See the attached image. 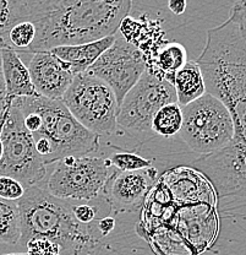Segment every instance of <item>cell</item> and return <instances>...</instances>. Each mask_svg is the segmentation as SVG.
Here are the masks:
<instances>
[{
  "instance_id": "1",
  "label": "cell",
  "mask_w": 246,
  "mask_h": 255,
  "mask_svg": "<svg viewBox=\"0 0 246 255\" xmlns=\"http://www.w3.org/2000/svg\"><path fill=\"white\" fill-rule=\"evenodd\" d=\"M206 91L227 106L234 123L232 141L218 152L194 162L212 183L217 196L246 198V36L228 20L207 32L205 49L196 60Z\"/></svg>"
},
{
  "instance_id": "2",
  "label": "cell",
  "mask_w": 246,
  "mask_h": 255,
  "mask_svg": "<svg viewBox=\"0 0 246 255\" xmlns=\"http://www.w3.org/2000/svg\"><path fill=\"white\" fill-rule=\"evenodd\" d=\"M132 0H39L30 20L36 38L26 53L98 41L118 32Z\"/></svg>"
},
{
  "instance_id": "3",
  "label": "cell",
  "mask_w": 246,
  "mask_h": 255,
  "mask_svg": "<svg viewBox=\"0 0 246 255\" xmlns=\"http://www.w3.org/2000/svg\"><path fill=\"white\" fill-rule=\"evenodd\" d=\"M17 204L22 246L33 237L48 238L69 255L88 253L96 247L93 225L79 222L74 215L73 203L55 198L41 184L26 188Z\"/></svg>"
},
{
  "instance_id": "4",
  "label": "cell",
  "mask_w": 246,
  "mask_h": 255,
  "mask_svg": "<svg viewBox=\"0 0 246 255\" xmlns=\"http://www.w3.org/2000/svg\"><path fill=\"white\" fill-rule=\"evenodd\" d=\"M22 98L41 118L39 129L31 135L33 139H46L50 143L48 166L69 156L93 155L99 150L100 136L81 126L62 100L39 95Z\"/></svg>"
},
{
  "instance_id": "5",
  "label": "cell",
  "mask_w": 246,
  "mask_h": 255,
  "mask_svg": "<svg viewBox=\"0 0 246 255\" xmlns=\"http://www.w3.org/2000/svg\"><path fill=\"white\" fill-rule=\"evenodd\" d=\"M182 108V126L178 136L201 156L218 152L232 141L234 123L227 106L206 92Z\"/></svg>"
},
{
  "instance_id": "6",
  "label": "cell",
  "mask_w": 246,
  "mask_h": 255,
  "mask_svg": "<svg viewBox=\"0 0 246 255\" xmlns=\"http://www.w3.org/2000/svg\"><path fill=\"white\" fill-rule=\"evenodd\" d=\"M47 177L44 189L55 198L71 203H91L103 199L109 178L108 157L86 155L69 156L57 161Z\"/></svg>"
},
{
  "instance_id": "7",
  "label": "cell",
  "mask_w": 246,
  "mask_h": 255,
  "mask_svg": "<svg viewBox=\"0 0 246 255\" xmlns=\"http://www.w3.org/2000/svg\"><path fill=\"white\" fill-rule=\"evenodd\" d=\"M178 102L169 80L146 69L120 103L116 124L121 131L141 143L152 139V121L160 108Z\"/></svg>"
},
{
  "instance_id": "8",
  "label": "cell",
  "mask_w": 246,
  "mask_h": 255,
  "mask_svg": "<svg viewBox=\"0 0 246 255\" xmlns=\"http://www.w3.org/2000/svg\"><path fill=\"white\" fill-rule=\"evenodd\" d=\"M62 101L76 121L93 134L102 137L118 131L116 97L113 90L96 76L88 73L74 76Z\"/></svg>"
},
{
  "instance_id": "9",
  "label": "cell",
  "mask_w": 246,
  "mask_h": 255,
  "mask_svg": "<svg viewBox=\"0 0 246 255\" xmlns=\"http://www.w3.org/2000/svg\"><path fill=\"white\" fill-rule=\"evenodd\" d=\"M1 141L0 174L15 178L25 188L42 184L46 179L47 166L36 151L32 135L23 124L22 112L14 100L7 102Z\"/></svg>"
},
{
  "instance_id": "10",
  "label": "cell",
  "mask_w": 246,
  "mask_h": 255,
  "mask_svg": "<svg viewBox=\"0 0 246 255\" xmlns=\"http://www.w3.org/2000/svg\"><path fill=\"white\" fill-rule=\"evenodd\" d=\"M146 69L145 53L136 44L124 38L118 31L112 46L89 66L86 73L104 81L113 90L116 102L120 106L125 95L139 81Z\"/></svg>"
},
{
  "instance_id": "11",
  "label": "cell",
  "mask_w": 246,
  "mask_h": 255,
  "mask_svg": "<svg viewBox=\"0 0 246 255\" xmlns=\"http://www.w3.org/2000/svg\"><path fill=\"white\" fill-rule=\"evenodd\" d=\"M156 179L157 169L153 166L132 172L114 169L108 178L103 198L116 212L134 211L144 204Z\"/></svg>"
},
{
  "instance_id": "12",
  "label": "cell",
  "mask_w": 246,
  "mask_h": 255,
  "mask_svg": "<svg viewBox=\"0 0 246 255\" xmlns=\"http://www.w3.org/2000/svg\"><path fill=\"white\" fill-rule=\"evenodd\" d=\"M28 70L37 94L50 100H62L75 76L49 50L32 53Z\"/></svg>"
},
{
  "instance_id": "13",
  "label": "cell",
  "mask_w": 246,
  "mask_h": 255,
  "mask_svg": "<svg viewBox=\"0 0 246 255\" xmlns=\"http://www.w3.org/2000/svg\"><path fill=\"white\" fill-rule=\"evenodd\" d=\"M164 177L171 193L182 201L214 203L217 200L212 183L197 169L180 168L168 172Z\"/></svg>"
},
{
  "instance_id": "14",
  "label": "cell",
  "mask_w": 246,
  "mask_h": 255,
  "mask_svg": "<svg viewBox=\"0 0 246 255\" xmlns=\"http://www.w3.org/2000/svg\"><path fill=\"white\" fill-rule=\"evenodd\" d=\"M114 39L115 34H112L88 43L54 47L49 52L55 58H58L71 74L78 75V74L86 73L89 66L112 46Z\"/></svg>"
},
{
  "instance_id": "15",
  "label": "cell",
  "mask_w": 246,
  "mask_h": 255,
  "mask_svg": "<svg viewBox=\"0 0 246 255\" xmlns=\"http://www.w3.org/2000/svg\"><path fill=\"white\" fill-rule=\"evenodd\" d=\"M0 70L2 73L6 97L9 100L38 95L33 86L28 66L25 65L20 53H17L14 48L2 47Z\"/></svg>"
},
{
  "instance_id": "16",
  "label": "cell",
  "mask_w": 246,
  "mask_h": 255,
  "mask_svg": "<svg viewBox=\"0 0 246 255\" xmlns=\"http://www.w3.org/2000/svg\"><path fill=\"white\" fill-rule=\"evenodd\" d=\"M173 86L176 100L181 107L194 102L207 92L200 65L194 60H187L178 71H175L173 76Z\"/></svg>"
},
{
  "instance_id": "17",
  "label": "cell",
  "mask_w": 246,
  "mask_h": 255,
  "mask_svg": "<svg viewBox=\"0 0 246 255\" xmlns=\"http://www.w3.org/2000/svg\"><path fill=\"white\" fill-rule=\"evenodd\" d=\"M37 0H0V41L7 44L9 31L20 21L30 20Z\"/></svg>"
},
{
  "instance_id": "18",
  "label": "cell",
  "mask_w": 246,
  "mask_h": 255,
  "mask_svg": "<svg viewBox=\"0 0 246 255\" xmlns=\"http://www.w3.org/2000/svg\"><path fill=\"white\" fill-rule=\"evenodd\" d=\"M187 62V54L185 47L176 42L166 43L156 53L153 66L156 71L152 73L163 76L173 84V76L175 71Z\"/></svg>"
},
{
  "instance_id": "19",
  "label": "cell",
  "mask_w": 246,
  "mask_h": 255,
  "mask_svg": "<svg viewBox=\"0 0 246 255\" xmlns=\"http://www.w3.org/2000/svg\"><path fill=\"white\" fill-rule=\"evenodd\" d=\"M21 239V216L17 201L0 199V244L16 246Z\"/></svg>"
},
{
  "instance_id": "20",
  "label": "cell",
  "mask_w": 246,
  "mask_h": 255,
  "mask_svg": "<svg viewBox=\"0 0 246 255\" xmlns=\"http://www.w3.org/2000/svg\"><path fill=\"white\" fill-rule=\"evenodd\" d=\"M182 126V108L178 102L168 103L158 110L152 121V131L158 136H176Z\"/></svg>"
},
{
  "instance_id": "21",
  "label": "cell",
  "mask_w": 246,
  "mask_h": 255,
  "mask_svg": "<svg viewBox=\"0 0 246 255\" xmlns=\"http://www.w3.org/2000/svg\"><path fill=\"white\" fill-rule=\"evenodd\" d=\"M36 26L33 21L25 20L17 22L7 34V46L14 48L17 53H26L36 38Z\"/></svg>"
},
{
  "instance_id": "22",
  "label": "cell",
  "mask_w": 246,
  "mask_h": 255,
  "mask_svg": "<svg viewBox=\"0 0 246 255\" xmlns=\"http://www.w3.org/2000/svg\"><path fill=\"white\" fill-rule=\"evenodd\" d=\"M108 159L112 164V168L120 172L140 171V169H145L153 166L152 159L142 157L135 152H128V151L113 152Z\"/></svg>"
},
{
  "instance_id": "23",
  "label": "cell",
  "mask_w": 246,
  "mask_h": 255,
  "mask_svg": "<svg viewBox=\"0 0 246 255\" xmlns=\"http://www.w3.org/2000/svg\"><path fill=\"white\" fill-rule=\"evenodd\" d=\"M27 255H62V247L48 238L33 237L25 244Z\"/></svg>"
},
{
  "instance_id": "24",
  "label": "cell",
  "mask_w": 246,
  "mask_h": 255,
  "mask_svg": "<svg viewBox=\"0 0 246 255\" xmlns=\"http://www.w3.org/2000/svg\"><path fill=\"white\" fill-rule=\"evenodd\" d=\"M26 188L21 182L9 175L0 174V199L18 201L25 194Z\"/></svg>"
},
{
  "instance_id": "25",
  "label": "cell",
  "mask_w": 246,
  "mask_h": 255,
  "mask_svg": "<svg viewBox=\"0 0 246 255\" xmlns=\"http://www.w3.org/2000/svg\"><path fill=\"white\" fill-rule=\"evenodd\" d=\"M91 203H73V211L75 215L76 220L83 225H92L98 217L99 206L92 205Z\"/></svg>"
},
{
  "instance_id": "26",
  "label": "cell",
  "mask_w": 246,
  "mask_h": 255,
  "mask_svg": "<svg viewBox=\"0 0 246 255\" xmlns=\"http://www.w3.org/2000/svg\"><path fill=\"white\" fill-rule=\"evenodd\" d=\"M96 227L97 231L100 233V236H102V237H105V236H108L113 230H114L115 219L112 216L102 217V219H99L98 221H97Z\"/></svg>"
},
{
  "instance_id": "27",
  "label": "cell",
  "mask_w": 246,
  "mask_h": 255,
  "mask_svg": "<svg viewBox=\"0 0 246 255\" xmlns=\"http://www.w3.org/2000/svg\"><path fill=\"white\" fill-rule=\"evenodd\" d=\"M168 7L174 15H182L186 10V0H169Z\"/></svg>"
},
{
  "instance_id": "28",
  "label": "cell",
  "mask_w": 246,
  "mask_h": 255,
  "mask_svg": "<svg viewBox=\"0 0 246 255\" xmlns=\"http://www.w3.org/2000/svg\"><path fill=\"white\" fill-rule=\"evenodd\" d=\"M7 97H6V90H5V84H4V78H2V73L0 70V117L4 113L5 108L7 105Z\"/></svg>"
},
{
  "instance_id": "29",
  "label": "cell",
  "mask_w": 246,
  "mask_h": 255,
  "mask_svg": "<svg viewBox=\"0 0 246 255\" xmlns=\"http://www.w3.org/2000/svg\"><path fill=\"white\" fill-rule=\"evenodd\" d=\"M9 102V101H7ZM7 106V105H6ZM5 111H6V108H5ZM5 111L4 113H2V116L0 117V159H1V156H2V141H1V130H2V126H4V121H5Z\"/></svg>"
},
{
  "instance_id": "30",
  "label": "cell",
  "mask_w": 246,
  "mask_h": 255,
  "mask_svg": "<svg viewBox=\"0 0 246 255\" xmlns=\"http://www.w3.org/2000/svg\"><path fill=\"white\" fill-rule=\"evenodd\" d=\"M5 46H7V44L5 43V42L0 41V66H1V49H2V47H5Z\"/></svg>"
},
{
  "instance_id": "31",
  "label": "cell",
  "mask_w": 246,
  "mask_h": 255,
  "mask_svg": "<svg viewBox=\"0 0 246 255\" xmlns=\"http://www.w3.org/2000/svg\"><path fill=\"white\" fill-rule=\"evenodd\" d=\"M4 255H27V253H10V254H4Z\"/></svg>"
},
{
  "instance_id": "32",
  "label": "cell",
  "mask_w": 246,
  "mask_h": 255,
  "mask_svg": "<svg viewBox=\"0 0 246 255\" xmlns=\"http://www.w3.org/2000/svg\"><path fill=\"white\" fill-rule=\"evenodd\" d=\"M37 1H39V0H37Z\"/></svg>"
}]
</instances>
